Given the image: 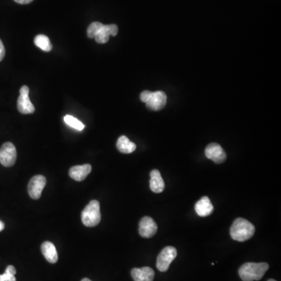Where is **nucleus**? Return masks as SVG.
Returning <instances> with one entry per match:
<instances>
[{"instance_id":"obj_1","label":"nucleus","mask_w":281,"mask_h":281,"mask_svg":"<svg viewBox=\"0 0 281 281\" xmlns=\"http://www.w3.org/2000/svg\"><path fill=\"white\" fill-rule=\"evenodd\" d=\"M255 227L244 218H237L230 227V234L232 239L239 242L248 241L255 234Z\"/></svg>"},{"instance_id":"obj_2","label":"nucleus","mask_w":281,"mask_h":281,"mask_svg":"<svg viewBox=\"0 0 281 281\" xmlns=\"http://www.w3.org/2000/svg\"><path fill=\"white\" fill-rule=\"evenodd\" d=\"M269 269V265L265 262H246L238 270L239 276L243 281L259 280Z\"/></svg>"},{"instance_id":"obj_3","label":"nucleus","mask_w":281,"mask_h":281,"mask_svg":"<svg viewBox=\"0 0 281 281\" xmlns=\"http://www.w3.org/2000/svg\"><path fill=\"white\" fill-rule=\"evenodd\" d=\"M81 220L83 224L88 227L97 226L101 220L100 204L98 201L92 200L82 211Z\"/></svg>"},{"instance_id":"obj_4","label":"nucleus","mask_w":281,"mask_h":281,"mask_svg":"<svg viewBox=\"0 0 281 281\" xmlns=\"http://www.w3.org/2000/svg\"><path fill=\"white\" fill-rule=\"evenodd\" d=\"M178 251L173 246H167L159 254L157 258V267L161 272L168 270L171 262L175 259Z\"/></svg>"},{"instance_id":"obj_5","label":"nucleus","mask_w":281,"mask_h":281,"mask_svg":"<svg viewBox=\"0 0 281 281\" xmlns=\"http://www.w3.org/2000/svg\"><path fill=\"white\" fill-rule=\"evenodd\" d=\"M17 160V150L14 144L6 143L0 149V164L4 167L14 166Z\"/></svg>"},{"instance_id":"obj_6","label":"nucleus","mask_w":281,"mask_h":281,"mask_svg":"<svg viewBox=\"0 0 281 281\" xmlns=\"http://www.w3.org/2000/svg\"><path fill=\"white\" fill-rule=\"evenodd\" d=\"M18 109L21 113L31 114L35 112V107L29 98V88L26 85L21 87L18 100Z\"/></svg>"},{"instance_id":"obj_7","label":"nucleus","mask_w":281,"mask_h":281,"mask_svg":"<svg viewBox=\"0 0 281 281\" xmlns=\"http://www.w3.org/2000/svg\"><path fill=\"white\" fill-rule=\"evenodd\" d=\"M46 185V179L44 176L36 175L31 179L28 184V193L33 199H39L42 195V191Z\"/></svg>"},{"instance_id":"obj_8","label":"nucleus","mask_w":281,"mask_h":281,"mask_svg":"<svg viewBox=\"0 0 281 281\" xmlns=\"http://www.w3.org/2000/svg\"><path fill=\"white\" fill-rule=\"evenodd\" d=\"M167 97L165 92L162 91L151 92L150 98L146 102L148 109L153 111L161 110L167 105Z\"/></svg>"},{"instance_id":"obj_9","label":"nucleus","mask_w":281,"mask_h":281,"mask_svg":"<svg viewBox=\"0 0 281 281\" xmlns=\"http://www.w3.org/2000/svg\"><path fill=\"white\" fill-rule=\"evenodd\" d=\"M206 157L209 160H213L215 164H223L227 159V154L223 148L217 143H211L205 150Z\"/></svg>"},{"instance_id":"obj_10","label":"nucleus","mask_w":281,"mask_h":281,"mask_svg":"<svg viewBox=\"0 0 281 281\" xmlns=\"http://www.w3.org/2000/svg\"><path fill=\"white\" fill-rule=\"evenodd\" d=\"M158 227L153 218L145 216L139 223V234L144 238H150L157 234Z\"/></svg>"},{"instance_id":"obj_11","label":"nucleus","mask_w":281,"mask_h":281,"mask_svg":"<svg viewBox=\"0 0 281 281\" xmlns=\"http://www.w3.org/2000/svg\"><path fill=\"white\" fill-rule=\"evenodd\" d=\"M118 33V27L116 25H104L96 36L95 42L99 44H105L109 40V36H116Z\"/></svg>"},{"instance_id":"obj_12","label":"nucleus","mask_w":281,"mask_h":281,"mask_svg":"<svg viewBox=\"0 0 281 281\" xmlns=\"http://www.w3.org/2000/svg\"><path fill=\"white\" fill-rule=\"evenodd\" d=\"M130 273L134 281H153L154 279L155 272L150 267L134 268Z\"/></svg>"},{"instance_id":"obj_13","label":"nucleus","mask_w":281,"mask_h":281,"mask_svg":"<svg viewBox=\"0 0 281 281\" xmlns=\"http://www.w3.org/2000/svg\"><path fill=\"white\" fill-rule=\"evenodd\" d=\"M195 209V212L199 216L206 217L212 214L214 207L213 204L211 203L210 199L207 196H204L199 202H196Z\"/></svg>"},{"instance_id":"obj_14","label":"nucleus","mask_w":281,"mask_h":281,"mask_svg":"<svg viewBox=\"0 0 281 281\" xmlns=\"http://www.w3.org/2000/svg\"><path fill=\"white\" fill-rule=\"evenodd\" d=\"M91 166L89 164L75 166L71 167L69 171V175L74 181H82L87 178V176L91 173Z\"/></svg>"},{"instance_id":"obj_15","label":"nucleus","mask_w":281,"mask_h":281,"mask_svg":"<svg viewBox=\"0 0 281 281\" xmlns=\"http://www.w3.org/2000/svg\"><path fill=\"white\" fill-rule=\"evenodd\" d=\"M150 188L154 193H161L165 188V183L158 170H153L150 173Z\"/></svg>"},{"instance_id":"obj_16","label":"nucleus","mask_w":281,"mask_h":281,"mask_svg":"<svg viewBox=\"0 0 281 281\" xmlns=\"http://www.w3.org/2000/svg\"><path fill=\"white\" fill-rule=\"evenodd\" d=\"M42 254L50 263H56L58 261V254L54 244L49 241H45L41 246Z\"/></svg>"},{"instance_id":"obj_17","label":"nucleus","mask_w":281,"mask_h":281,"mask_svg":"<svg viewBox=\"0 0 281 281\" xmlns=\"http://www.w3.org/2000/svg\"><path fill=\"white\" fill-rule=\"evenodd\" d=\"M116 148L120 153L124 154H130L133 153L136 150V145L129 140L128 137L126 136H120L118 138L116 143Z\"/></svg>"},{"instance_id":"obj_18","label":"nucleus","mask_w":281,"mask_h":281,"mask_svg":"<svg viewBox=\"0 0 281 281\" xmlns=\"http://www.w3.org/2000/svg\"><path fill=\"white\" fill-rule=\"evenodd\" d=\"M35 46L39 47L45 52L51 51L53 49L51 42L49 40V38L44 35H39L35 37Z\"/></svg>"},{"instance_id":"obj_19","label":"nucleus","mask_w":281,"mask_h":281,"mask_svg":"<svg viewBox=\"0 0 281 281\" xmlns=\"http://www.w3.org/2000/svg\"><path fill=\"white\" fill-rule=\"evenodd\" d=\"M63 120L68 126H71L76 130L81 131L84 128V125L80 120L73 116H70V115H67V116H64Z\"/></svg>"},{"instance_id":"obj_20","label":"nucleus","mask_w":281,"mask_h":281,"mask_svg":"<svg viewBox=\"0 0 281 281\" xmlns=\"http://www.w3.org/2000/svg\"><path fill=\"white\" fill-rule=\"evenodd\" d=\"M16 269L14 265H8L5 272L0 275V281H16Z\"/></svg>"},{"instance_id":"obj_21","label":"nucleus","mask_w":281,"mask_h":281,"mask_svg":"<svg viewBox=\"0 0 281 281\" xmlns=\"http://www.w3.org/2000/svg\"><path fill=\"white\" fill-rule=\"evenodd\" d=\"M103 25L100 22H93L89 25L87 30V35L89 39H95L97 34L101 30Z\"/></svg>"},{"instance_id":"obj_22","label":"nucleus","mask_w":281,"mask_h":281,"mask_svg":"<svg viewBox=\"0 0 281 281\" xmlns=\"http://www.w3.org/2000/svg\"><path fill=\"white\" fill-rule=\"evenodd\" d=\"M152 91H144L140 93V98L142 102H146L148 99L150 98V94H151Z\"/></svg>"},{"instance_id":"obj_23","label":"nucleus","mask_w":281,"mask_h":281,"mask_svg":"<svg viewBox=\"0 0 281 281\" xmlns=\"http://www.w3.org/2000/svg\"><path fill=\"white\" fill-rule=\"evenodd\" d=\"M5 47H4V43H3L2 40L0 39V62L4 60V57H5Z\"/></svg>"},{"instance_id":"obj_24","label":"nucleus","mask_w":281,"mask_h":281,"mask_svg":"<svg viewBox=\"0 0 281 281\" xmlns=\"http://www.w3.org/2000/svg\"><path fill=\"white\" fill-rule=\"evenodd\" d=\"M14 1L20 4H28L32 3L33 0H14Z\"/></svg>"},{"instance_id":"obj_25","label":"nucleus","mask_w":281,"mask_h":281,"mask_svg":"<svg viewBox=\"0 0 281 281\" xmlns=\"http://www.w3.org/2000/svg\"><path fill=\"white\" fill-rule=\"evenodd\" d=\"M4 228H5V224H4V222L0 220V231H2Z\"/></svg>"},{"instance_id":"obj_26","label":"nucleus","mask_w":281,"mask_h":281,"mask_svg":"<svg viewBox=\"0 0 281 281\" xmlns=\"http://www.w3.org/2000/svg\"><path fill=\"white\" fill-rule=\"evenodd\" d=\"M81 281H91V279H88V278H84Z\"/></svg>"},{"instance_id":"obj_27","label":"nucleus","mask_w":281,"mask_h":281,"mask_svg":"<svg viewBox=\"0 0 281 281\" xmlns=\"http://www.w3.org/2000/svg\"><path fill=\"white\" fill-rule=\"evenodd\" d=\"M268 281H276V280H275V279H269V280H268Z\"/></svg>"}]
</instances>
